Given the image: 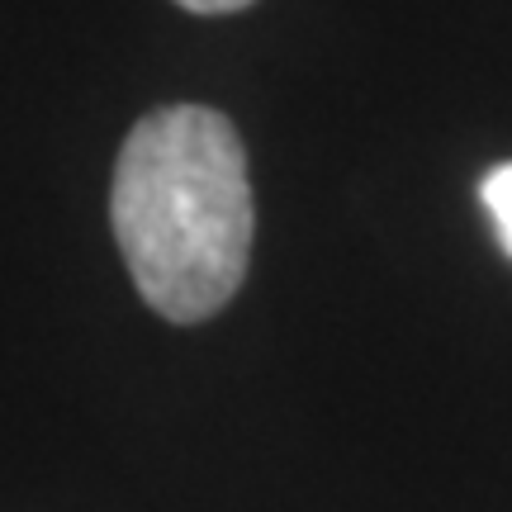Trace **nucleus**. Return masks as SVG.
Here are the masks:
<instances>
[{
	"instance_id": "1",
	"label": "nucleus",
	"mask_w": 512,
	"mask_h": 512,
	"mask_svg": "<svg viewBox=\"0 0 512 512\" xmlns=\"http://www.w3.org/2000/svg\"><path fill=\"white\" fill-rule=\"evenodd\" d=\"M252 181L233 119L209 105H162L119 147L114 242L147 309L204 323L242 290L252 256Z\"/></svg>"
},
{
	"instance_id": "2",
	"label": "nucleus",
	"mask_w": 512,
	"mask_h": 512,
	"mask_svg": "<svg viewBox=\"0 0 512 512\" xmlns=\"http://www.w3.org/2000/svg\"><path fill=\"white\" fill-rule=\"evenodd\" d=\"M479 200H484L489 219H494L503 252L512 256V162H498L494 171L479 181Z\"/></svg>"
},
{
	"instance_id": "3",
	"label": "nucleus",
	"mask_w": 512,
	"mask_h": 512,
	"mask_svg": "<svg viewBox=\"0 0 512 512\" xmlns=\"http://www.w3.org/2000/svg\"><path fill=\"white\" fill-rule=\"evenodd\" d=\"M176 5L190 15H233V10H247L256 0H176Z\"/></svg>"
}]
</instances>
